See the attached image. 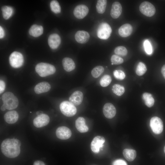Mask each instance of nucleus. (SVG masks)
Returning <instances> with one entry per match:
<instances>
[{
  "mask_svg": "<svg viewBox=\"0 0 165 165\" xmlns=\"http://www.w3.org/2000/svg\"><path fill=\"white\" fill-rule=\"evenodd\" d=\"M20 146V142L17 139H6L2 143L1 150L6 157L11 158H14L19 155Z\"/></svg>",
  "mask_w": 165,
  "mask_h": 165,
  "instance_id": "nucleus-1",
  "label": "nucleus"
},
{
  "mask_svg": "<svg viewBox=\"0 0 165 165\" xmlns=\"http://www.w3.org/2000/svg\"><path fill=\"white\" fill-rule=\"evenodd\" d=\"M3 105L6 109L11 110L16 108L18 106L19 101L17 97L12 92H6L2 97Z\"/></svg>",
  "mask_w": 165,
  "mask_h": 165,
  "instance_id": "nucleus-2",
  "label": "nucleus"
},
{
  "mask_svg": "<svg viewBox=\"0 0 165 165\" xmlns=\"http://www.w3.org/2000/svg\"><path fill=\"white\" fill-rule=\"evenodd\" d=\"M36 72L41 77H45L54 74L56 72L55 67L50 64L40 63L35 67Z\"/></svg>",
  "mask_w": 165,
  "mask_h": 165,
  "instance_id": "nucleus-3",
  "label": "nucleus"
},
{
  "mask_svg": "<svg viewBox=\"0 0 165 165\" xmlns=\"http://www.w3.org/2000/svg\"><path fill=\"white\" fill-rule=\"evenodd\" d=\"M60 108L62 113L68 117L74 116L77 112V109L75 106L68 101L62 102L60 105Z\"/></svg>",
  "mask_w": 165,
  "mask_h": 165,
  "instance_id": "nucleus-4",
  "label": "nucleus"
},
{
  "mask_svg": "<svg viewBox=\"0 0 165 165\" xmlns=\"http://www.w3.org/2000/svg\"><path fill=\"white\" fill-rule=\"evenodd\" d=\"M112 29L107 23L103 22L99 25L97 31L98 37L102 39H107L110 36Z\"/></svg>",
  "mask_w": 165,
  "mask_h": 165,
  "instance_id": "nucleus-5",
  "label": "nucleus"
},
{
  "mask_svg": "<svg viewBox=\"0 0 165 165\" xmlns=\"http://www.w3.org/2000/svg\"><path fill=\"white\" fill-rule=\"evenodd\" d=\"M9 61L10 65L13 68H19L22 66L24 63V57L20 53L14 51L9 56Z\"/></svg>",
  "mask_w": 165,
  "mask_h": 165,
  "instance_id": "nucleus-6",
  "label": "nucleus"
},
{
  "mask_svg": "<svg viewBox=\"0 0 165 165\" xmlns=\"http://www.w3.org/2000/svg\"><path fill=\"white\" fill-rule=\"evenodd\" d=\"M139 9L142 14L148 17L152 16L156 12V9L154 6L147 1L142 2L139 6Z\"/></svg>",
  "mask_w": 165,
  "mask_h": 165,
  "instance_id": "nucleus-7",
  "label": "nucleus"
},
{
  "mask_svg": "<svg viewBox=\"0 0 165 165\" xmlns=\"http://www.w3.org/2000/svg\"><path fill=\"white\" fill-rule=\"evenodd\" d=\"M150 125L152 131L156 134H160L163 131V121L161 119L158 117L154 116L151 118Z\"/></svg>",
  "mask_w": 165,
  "mask_h": 165,
  "instance_id": "nucleus-8",
  "label": "nucleus"
},
{
  "mask_svg": "<svg viewBox=\"0 0 165 165\" xmlns=\"http://www.w3.org/2000/svg\"><path fill=\"white\" fill-rule=\"evenodd\" d=\"M105 141V138L102 136H98L94 137L91 143L92 151L95 153H98L100 148L103 147Z\"/></svg>",
  "mask_w": 165,
  "mask_h": 165,
  "instance_id": "nucleus-9",
  "label": "nucleus"
},
{
  "mask_svg": "<svg viewBox=\"0 0 165 165\" xmlns=\"http://www.w3.org/2000/svg\"><path fill=\"white\" fill-rule=\"evenodd\" d=\"M50 119L47 114H43L37 116L33 121L34 126L37 128H41L47 125L49 123Z\"/></svg>",
  "mask_w": 165,
  "mask_h": 165,
  "instance_id": "nucleus-10",
  "label": "nucleus"
},
{
  "mask_svg": "<svg viewBox=\"0 0 165 165\" xmlns=\"http://www.w3.org/2000/svg\"><path fill=\"white\" fill-rule=\"evenodd\" d=\"M89 12V9L86 5L83 4L77 6L73 11V14L76 18L82 19L85 17Z\"/></svg>",
  "mask_w": 165,
  "mask_h": 165,
  "instance_id": "nucleus-11",
  "label": "nucleus"
},
{
  "mask_svg": "<svg viewBox=\"0 0 165 165\" xmlns=\"http://www.w3.org/2000/svg\"><path fill=\"white\" fill-rule=\"evenodd\" d=\"M57 137L62 140H66L69 138L72 135V132L68 127L61 126L58 127L56 131Z\"/></svg>",
  "mask_w": 165,
  "mask_h": 165,
  "instance_id": "nucleus-12",
  "label": "nucleus"
},
{
  "mask_svg": "<svg viewBox=\"0 0 165 165\" xmlns=\"http://www.w3.org/2000/svg\"><path fill=\"white\" fill-rule=\"evenodd\" d=\"M103 113L105 116L108 119L113 118L116 113V109L114 105L110 103H106L103 108Z\"/></svg>",
  "mask_w": 165,
  "mask_h": 165,
  "instance_id": "nucleus-13",
  "label": "nucleus"
},
{
  "mask_svg": "<svg viewBox=\"0 0 165 165\" xmlns=\"http://www.w3.org/2000/svg\"><path fill=\"white\" fill-rule=\"evenodd\" d=\"M61 42V38L60 36L57 34L50 35L48 38V43L50 47L53 49H57Z\"/></svg>",
  "mask_w": 165,
  "mask_h": 165,
  "instance_id": "nucleus-14",
  "label": "nucleus"
},
{
  "mask_svg": "<svg viewBox=\"0 0 165 165\" xmlns=\"http://www.w3.org/2000/svg\"><path fill=\"white\" fill-rule=\"evenodd\" d=\"M83 98L82 93L80 91L73 92L69 98V101L74 105H78L82 102Z\"/></svg>",
  "mask_w": 165,
  "mask_h": 165,
  "instance_id": "nucleus-15",
  "label": "nucleus"
},
{
  "mask_svg": "<svg viewBox=\"0 0 165 165\" xmlns=\"http://www.w3.org/2000/svg\"><path fill=\"white\" fill-rule=\"evenodd\" d=\"M90 37L89 33L84 31H79L75 35L76 41L81 44H84L87 42L89 41Z\"/></svg>",
  "mask_w": 165,
  "mask_h": 165,
  "instance_id": "nucleus-16",
  "label": "nucleus"
},
{
  "mask_svg": "<svg viewBox=\"0 0 165 165\" xmlns=\"http://www.w3.org/2000/svg\"><path fill=\"white\" fill-rule=\"evenodd\" d=\"M19 115L15 111H9L5 113L4 116L5 121L9 124H13L18 120Z\"/></svg>",
  "mask_w": 165,
  "mask_h": 165,
  "instance_id": "nucleus-17",
  "label": "nucleus"
},
{
  "mask_svg": "<svg viewBox=\"0 0 165 165\" xmlns=\"http://www.w3.org/2000/svg\"><path fill=\"white\" fill-rule=\"evenodd\" d=\"M50 88V85L48 82H43L37 84L35 86L34 90L36 94H39L48 92Z\"/></svg>",
  "mask_w": 165,
  "mask_h": 165,
  "instance_id": "nucleus-18",
  "label": "nucleus"
},
{
  "mask_svg": "<svg viewBox=\"0 0 165 165\" xmlns=\"http://www.w3.org/2000/svg\"><path fill=\"white\" fill-rule=\"evenodd\" d=\"M122 12V6L119 2H115L112 4L110 12V15L114 19L118 18Z\"/></svg>",
  "mask_w": 165,
  "mask_h": 165,
  "instance_id": "nucleus-19",
  "label": "nucleus"
},
{
  "mask_svg": "<svg viewBox=\"0 0 165 165\" xmlns=\"http://www.w3.org/2000/svg\"><path fill=\"white\" fill-rule=\"evenodd\" d=\"M133 31L132 26L129 24H125L122 25L119 28L118 33L123 37H127L130 36Z\"/></svg>",
  "mask_w": 165,
  "mask_h": 165,
  "instance_id": "nucleus-20",
  "label": "nucleus"
},
{
  "mask_svg": "<svg viewBox=\"0 0 165 165\" xmlns=\"http://www.w3.org/2000/svg\"><path fill=\"white\" fill-rule=\"evenodd\" d=\"M75 127L77 130L81 133L87 132L89 130L88 127L85 123V119L82 117L78 118L75 121Z\"/></svg>",
  "mask_w": 165,
  "mask_h": 165,
  "instance_id": "nucleus-21",
  "label": "nucleus"
},
{
  "mask_svg": "<svg viewBox=\"0 0 165 165\" xmlns=\"http://www.w3.org/2000/svg\"><path fill=\"white\" fill-rule=\"evenodd\" d=\"M62 64L64 70L66 72H71L75 68V63L72 59L69 57L64 58L62 61Z\"/></svg>",
  "mask_w": 165,
  "mask_h": 165,
  "instance_id": "nucleus-22",
  "label": "nucleus"
},
{
  "mask_svg": "<svg viewBox=\"0 0 165 165\" xmlns=\"http://www.w3.org/2000/svg\"><path fill=\"white\" fill-rule=\"evenodd\" d=\"M43 30V28L42 26L34 24L30 28L29 33L30 35L37 37L42 34Z\"/></svg>",
  "mask_w": 165,
  "mask_h": 165,
  "instance_id": "nucleus-23",
  "label": "nucleus"
},
{
  "mask_svg": "<svg viewBox=\"0 0 165 165\" xmlns=\"http://www.w3.org/2000/svg\"><path fill=\"white\" fill-rule=\"evenodd\" d=\"M124 157L128 161L134 160L136 156V152L135 150L132 149H125L123 151Z\"/></svg>",
  "mask_w": 165,
  "mask_h": 165,
  "instance_id": "nucleus-24",
  "label": "nucleus"
},
{
  "mask_svg": "<svg viewBox=\"0 0 165 165\" xmlns=\"http://www.w3.org/2000/svg\"><path fill=\"white\" fill-rule=\"evenodd\" d=\"M142 98L145 105L148 107H151L154 105L155 101L151 94L145 93L142 95Z\"/></svg>",
  "mask_w": 165,
  "mask_h": 165,
  "instance_id": "nucleus-25",
  "label": "nucleus"
},
{
  "mask_svg": "<svg viewBox=\"0 0 165 165\" xmlns=\"http://www.w3.org/2000/svg\"><path fill=\"white\" fill-rule=\"evenodd\" d=\"M107 1L106 0H97L96 5L97 12L99 13L102 14L104 13L106 9Z\"/></svg>",
  "mask_w": 165,
  "mask_h": 165,
  "instance_id": "nucleus-26",
  "label": "nucleus"
},
{
  "mask_svg": "<svg viewBox=\"0 0 165 165\" xmlns=\"http://www.w3.org/2000/svg\"><path fill=\"white\" fill-rule=\"evenodd\" d=\"M1 9L3 17L6 20L9 19L13 13V9L10 6H3L2 7Z\"/></svg>",
  "mask_w": 165,
  "mask_h": 165,
  "instance_id": "nucleus-27",
  "label": "nucleus"
},
{
  "mask_svg": "<svg viewBox=\"0 0 165 165\" xmlns=\"http://www.w3.org/2000/svg\"><path fill=\"white\" fill-rule=\"evenodd\" d=\"M112 91L114 94L119 96L124 94L125 89L123 86L119 84H115L112 86Z\"/></svg>",
  "mask_w": 165,
  "mask_h": 165,
  "instance_id": "nucleus-28",
  "label": "nucleus"
},
{
  "mask_svg": "<svg viewBox=\"0 0 165 165\" xmlns=\"http://www.w3.org/2000/svg\"><path fill=\"white\" fill-rule=\"evenodd\" d=\"M104 68L101 66H97L94 67L91 71L92 76L95 78L98 77L104 72Z\"/></svg>",
  "mask_w": 165,
  "mask_h": 165,
  "instance_id": "nucleus-29",
  "label": "nucleus"
},
{
  "mask_svg": "<svg viewBox=\"0 0 165 165\" xmlns=\"http://www.w3.org/2000/svg\"><path fill=\"white\" fill-rule=\"evenodd\" d=\"M146 71L147 68L145 64L142 62H139L136 68V74L138 76H141L143 75Z\"/></svg>",
  "mask_w": 165,
  "mask_h": 165,
  "instance_id": "nucleus-30",
  "label": "nucleus"
},
{
  "mask_svg": "<svg viewBox=\"0 0 165 165\" xmlns=\"http://www.w3.org/2000/svg\"><path fill=\"white\" fill-rule=\"evenodd\" d=\"M50 8L52 11L57 14L61 12V7L58 2L56 0L52 1L50 3Z\"/></svg>",
  "mask_w": 165,
  "mask_h": 165,
  "instance_id": "nucleus-31",
  "label": "nucleus"
},
{
  "mask_svg": "<svg viewBox=\"0 0 165 165\" xmlns=\"http://www.w3.org/2000/svg\"><path fill=\"white\" fill-rule=\"evenodd\" d=\"M112 81L111 77L108 75H105L101 79L100 83L103 87H105L108 86Z\"/></svg>",
  "mask_w": 165,
  "mask_h": 165,
  "instance_id": "nucleus-32",
  "label": "nucleus"
},
{
  "mask_svg": "<svg viewBox=\"0 0 165 165\" xmlns=\"http://www.w3.org/2000/svg\"><path fill=\"white\" fill-rule=\"evenodd\" d=\"M115 53L117 55L124 56L127 53V49L123 46H118L116 47L114 50Z\"/></svg>",
  "mask_w": 165,
  "mask_h": 165,
  "instance_id": "nucleus-33",
  "label": "nucleus"
},
{
  "mask_svg": "<svg viewBox=\"0 0 165 165\" xmlns=\"http://www.w3.org/2000/svg\"><path fill=\"white\" fill-rule=\"evenodd\" d=\"M112 63L113 64L118 65L123 62V59L119 56L116 55H112L111 58Z\"/></svg>",
  "mask_w": 165,
  "mask_h": 165,
  "instance_id": "nucleus-34",
  "label": "nucleus"
},
{
  "mask_svg": "<svg viewBox=\"0 0 165 165\" xmlns=\"http://www.w3.org/2000/svg\"><path fill=\"white\" fill-rule=\"evenodd\" d=\"M113 74L116 78L119 80L123 79L126 76L125 73L123 71L120 70H116L114 71Z\"/></svg>",
  "mask_w": 165,
  "mask_h": 165,
  "instance_id": "nucleus-35",
  "label": "nucleus"
},
{
  "mask_svg": "<svg viewBox=\"0 0 165 165\" xmlns=\"http://www.w3.org/2000/svg\"><path fill=\"white\" fill-rule=\"evenodd\" d=\"M144 46L145 50L148 54H151L152 53V48L151 43L148 40H145L144 42Z\"/></svg>",
  "mask_w": 165,
  "mask_h": 165,
  "instance_id": "nucleus-36",
  "label": "nucleus"
},
{
  "mask_svg": "<svg viewBox=\"0 0 165 165\" xmlns=\"http://www.w3.org/2000/svg\"><path fill=\"white\" fill-rule=\"evenodd\" d=\"M113 165H127V164L124 160L119 159L115 161L113 163Z\"/></svg>",
  "mask_w": 165,
  "mask_h": 165,
  "instance_id": "nucleus-37",
  "label": "nucleus"
},
{
  "mask_svg": "<svg viewBox=\"0 0 165 165\" xmlns=\"http://www.w3.org/2000/svg\"><path fill=\"white\" fill-rule=\"evenodd\" d=\"M6 84L4 82L1 80H0V93L1 94L5 90Z\"/></svg>",
  "mask_w": 165,
  "mask_h": 165,
  "instance_id": "nucleus-38",
  "label": "nucleus"
},
{
  "mask_svg": "<svg viewBox=\"0 0 165 165\" xmlns=\"http://www.w3.org/2000/svg\"><path fill=\"white\" fill-rule=\"evenodd\" d=\"M5 35L4 31L2 27L0 26V38H3Z\"/></svg>",
  "mask_w": 165,
  "mask_h": 165,
  "instance_id": "nucleus-39",
  "label": "nucleus"
},
{
  "mask_svg": "<svg viewBox=\"0 0 165 165\" xmlns=\"http://www.w3.org/2000/svg\"><path fill=\"white\" fill-rule=\"evenodd\" d=\"M33 165H45L44 163L42 161L37 160L35 161Z\"/></svg>",
  "mask_w": 165,
  "mask_h": 165,
  "instance_id": "nucleus-40",
  "label": "nucleus"
},
{
  "mask_svg": "<svg viewBox=\"0 0 165 165\" xmlns=\"http://www.w3.org/2000/svg\"><path fill=\"white\" fill-rule=\"evenodd\" d=\"M161 72L163 76L165 79V64L162 67Z\"/></svg>",
  "mask_w": 165,
  "mask_h": 165,
  "instance_id": "nucleus-41",
  "label": "nucleus"
},
{
  "mask_svg": "<svg viewBox=\"0 0 165 165\" xmlns=\"http://www.w3.org/2000/svg\"><path fill=\"white\" fill-rule=\"evenodd\" d=\"M43 114V112L42 111H38L36 112V114L38 116L40 115Z\"/></svg>",
  "mask_w": 165,
  "mask_h": 165,
  "instance_id": "nucleus-42",
  "label": "nucleus"
},
{
  "mask_svg": "<svg viewBox=\"0 0 165 165\" xmlns=\"http://www.w3.org/2000/svg\"><path fill=\"white\" fill-rule=\"evenodd\" d=\"M6 108L3 105L1 107V110L2 111H4L6 110Z\"/></svg>",
  "mask_w": 165,
  "mask_h": 165,
  "instance_id": "nucleus-43",
  "label": "nucleus"
},
{
  "mask_svg": "<svg viewBox=\"0 0 165 165\" xmlns=\"http://www.w3.org/2000/svg\"><path fill=\"white\" fill-rule=\"evenodd\" d=\"M164 151L165 153V146H164Z\"/></svg>",
  "mask_w": 165,
  "mask_h": 165,
  "instance_id": "nucleus-44",
  "label": "nucleus"
}]
</instances>
